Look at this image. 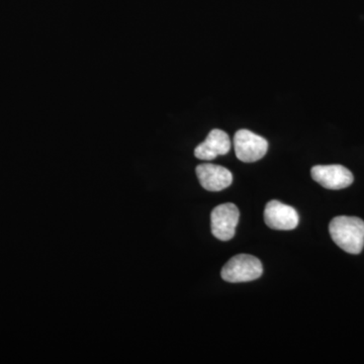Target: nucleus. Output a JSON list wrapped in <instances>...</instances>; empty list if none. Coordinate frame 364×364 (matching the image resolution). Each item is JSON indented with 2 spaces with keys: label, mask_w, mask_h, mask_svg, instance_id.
<instances>
[{
  "label": "nucleus",
  "mask_w": 364,
  "mask_h": 364,
  "mask_svg": "<svg viewBox=\"0 0 364 364\" xmlns=\"http://www.w3.org/2000/svg\"><path fill=\"white\" fill-rule=\"evenodd\" d=\"M333 241L345 252L359 254L364 247V222L356 217L340 215L330 223Z\"/></svg>",
  "instance_id": "1"
},
{
  "label": "nucleus",
  "mask_w": 364,
  "mask_h": 364,
  "mask_svg": "<svg viewBox=\"0 0 364 364\" xmlns=\"http://www.w3.org/2000/svg\"><path fill=\"white\" fill-rule=\"evenodd\" d=\"M262 273V264L258 258L249 254H239L228 261L221 275L225 282L238 284L259 279Z\"/></svg>",
  "instance_id": "2"
},
{
  "label": "nucleus",
  "mask_w": 364,
  "mask_h": 364,
  "mask_svg": "<svg viewBox=\"0 0 364 364\" xmlns=\"http://www.w3.org/2000/svg\"><path fill=\"white\" fill-rule=\"evenodd\" d=\"M234 148L236 156L242 162L252 163L262 159L268 150L267 139L249 130H239L235 134Z\"/></svg>",
  "instance_id": "3"
},
{
  "label": "nucleus",
  "mask_w": 364,
  "mask_h": 364,
  "mask_svg": "<svg viewBox=\"0 0 364 364\" xmlns=\"http://www.w3.org/2000/svg\"><path fill=\"white\" fill-rule=\"evenodd\" d=\"M240 213L234 203H223L213 210L210 215L212 233L221 241H229L236 233Z\"/></svg>",
  "instance_id": "4"
},
{
  "label": "nucleus",
  "mask_w": 364,
  "mask_h": 364,
  "mask_svg": "<svg viewBox=\"0 0 364 364\" xmlns=\"http://www.w3.org/2000/svg\"><path fill=\"white\" fill-rule=\"evenodd\" d=\"M314 181L327 189L348 188L353 182V174L350 170L342 165H317L311 170Z\"/></svg>",
  "instance_id": "5"
},
{
  "label": "nucleus",
  "mask_w": 364,
  "mask_h": 364,
  "mask_svg": "<svg viewBox=\"0 0 364 364\" xmlns=\"http://www.w3.org/2000/svg\"><path fill=\"white\" fill-rule=\"evenodd\" d=\"M264 221L272 229L289 231L298 227L299 218L293 207L279 200H270L265 207Z\"/></svg>",
  "instance_id": "6"
},
{
  "label": "nucleus",
  "mask_w": 364,
  "mask_h": 364,
  "mask_svg": "<svg viewBox=\"0 0 364 364\" xmlns=\"http://www.w3.org/2000/svg\"><path fill=\"white\" fill-rule=\"evenodd\" d=\"M196 171L200 186L208 191H221L233 182L231 171L220 165L205 163L198 165Z\"/></svg>",
  "instance_id": "7"
},
{
  "label": "nucleus",
  "mask_w": 364,
  "mask_h": 364,
  "mask_svg": "<svg viewBox=\"0 0 364 364\" xmlns=\"http://www.w3.org/2000/svg\"><path fill=\"white\" fill-rule=\"evenodd\" d=\"M231 146V140L226 132L215 129L210 131L207 139L196 148L195 156L198 159L210 161L218 156L229 153Z\"/></svg>",
  "instance_id": "8"
}]
</instances>
